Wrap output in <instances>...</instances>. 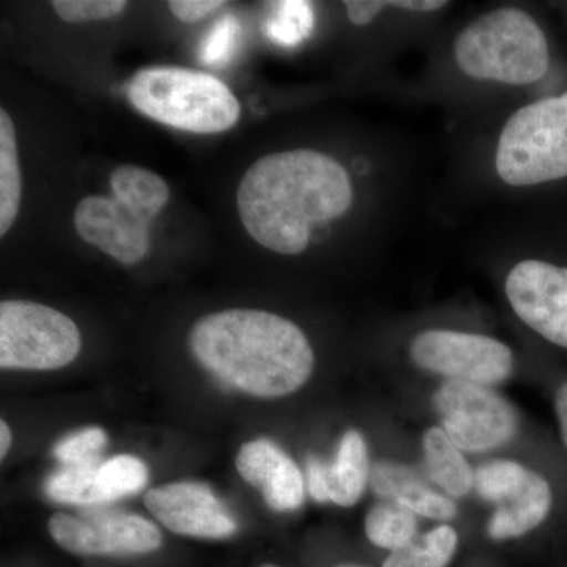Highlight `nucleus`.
<instances>
[{
  "label": "nucleus",
  "mask_w": 567,
  "mask_h": 567,
  "mask_svg": "<svg viewBox=\"0 0 567 567\" xmlns=\"http://www.w3.org/2000/svg\"><path fill=\"white\" fill-rule=\"evenodd\" d=\"M352 205L346 167L312 148L262 156L246 171L237 192L246 233L282 256L306 251L317 227L342 218Z\"/></svg>",
  "instance_id": "obj_1"
},
{
  "label": "nucleus",
  "mask_w": 567,
  "mask_h": 567,
  "mask_svg": "<svg viewBox=\"0 0 567 567\" xmlns=\"http://www.w3.org/2000/svg\"><path fill=\"white\" fill-rule=\"evenodd\" d=\"M196 360L219 382L256 398L292 394L315 369V350L298 324L257 309H229L192 331Z\"/></svg>",
  "instance_id": "obj_2"
},
{
  "label": "nucleus",
  "mask_w": 567,
  "mask_h": 567,
  "mask_svg": "<svg viewBox=\"0 0 567 567\" xmlns=\"http://www.w3.org/2000/svg\"><path fill=\"white\" fill-rule=\"evenodd\" d=\"M457 69L470 80L528 85L550 69L548 41L535 18L502 7L466 24L453 47Z\"/></svg>",
  "instance_id": "obj_3"
},
{
  "label": "nucleus",
  "mask_w": 567,
  "mask_h": 567,
  "mask_svg": "<svg viewBox=\"0 0 567 567\" xmlns=\"http://www.w3.org/2000/svg\"><path fill=\"white\" fill-rule=\"evenodd\" d=\"M128 100L152 121L197 134L227 132L241 114L237 96L218 78L181 66L137 71Z\"/></svg>",
  "instance_id": "obj_4"
},
{
  "label": "nucleus",
  "mask_w": 567,
  "mask_h": 567,
  "mask_svg": "<svg viewBox=\"0 0 567 567\" xmlns=\"http://www.w3.org/2000/svg\"><path fill=\"white\" fill-rule=\"evenodd\" d=\"M495 169L516 188L567 177V92L511 115L496 144Z\"/></svg>",
  "instance_id": "obj_5"
},
{
  "label": "nucleus",
  "mask_w": 567,
  "mask_h": 567,
  "mask_svg": "<svg viewBox=\"0 0 567 567\" xmlns=\"http://www.w3.org/2000/svg\"><path fill=\"white\" fill-rule=\"evenodd\" d=\"M76 323L50 306L25 300L0 305V365L3 369L52 371L80 354Z\"/></svg>",
  "instance_id": "obj_6"
},
{
  "label": "nucleus",
  "mask_w": 567,
  "mask_h": 567,
  "mask_svg": "<svg viewBox=\"0 0 567 567\" xmlns=\"http://www.w3.org/2000/svg\"><path fill=\"white\" fill-rule=\"evenodd\" d=\"M434 405L443 431L465 453H487L517 434L516 410L486 385L450 380L436 391Z\"/></svg>",
  "instance_id": "obj_7"
},
{
  "label": "nucleus",
  "mask_w": 567,
  "mask_h": 567,
  "mask_svg": "<svg viewBox=\"0 0 567 567\" xmlns=\"http://www.w3.org/2000/svg\"><path fill=\"white\" fill-rule=\"evenodd\" d=\"M413 363L424 371L458 382L494 385L514 371L509 347L483 334L427 330L410 344Z\"/></svg>",
  "instance_id": "obj_8"
},
{
  "label": "nucleus",
  "mask_w": 567,
  "mask_h": 567,
  "mask_svg": "<svg viewBox=\"0 0 567 567\" xmlns=\"http://www.w3.org/2000/svg\"><path fill=\"white\" fill-rule=\"evenodd\" d=\"M52 539L66 551L89 557L148 554L162 547L156 525L136 514L89 511L80 516L55 514L48 522Z\"/></svg>",
  "instance_id": "obj_9"
},
{
  "label": "nucleus",
  "mask_w": 567,
  "mask_h": 567,
  "mask_svg": "<svg viewBox=\"0 0 567 567\" xmlns=\"http://www.w3.org/2000/svg\"><path fill=\"white\" fill-rule=\"evenodd\" d=\"M505 290L522 322L551 344L567 349V267L522 260L507 275Z\"/></svg>",
  "instance_id": "obj_10"
},
{
  "label": "nucleus",
  "mask_w": 567,
  "mask_h": 567,
  "mask_svg": "<svg viewBox=\"0 0 567 567\" xmlns=\"http://www.w3.org/2000/svg\"><path fill=\"white\" fill-rule=\"evenodd\" d=\"M145 506L159 524L177 535L224 539L237 532L230 511L204 484L174 483L151 488Z\"/></svg>",
  "instance_id": "obj_11"
},
{
  "label": "nucleus",
  "mask_w": 567,
  "mask_h": 567,
  "mask_svg": "<svg viewBox=\"0 0 567 567\" xmlns=\"http://www.w3.org/2000/svg\"><path fill=\"white\" fill-rule=\"evenodd\" d=\"M73 223L82 240L123 265L140 264L151 251V223L115 197H84L74 210Z\"/></svg>",
  "instance_id": "obj_12"
},
{
  "label": "nucleus",
  "mask_w": 567,
  "mask_h": 567,
  "mask_svg": "<svg viewBox=\"0 0 567 567\" xmlns=\"http://www.w3.org/2000/svg\"><path fill=\"white\" fill-rule=\"evenodd\" d=\"M371 477L368 445L358 431L346 432L331 462L317 456L306 458V484L317 503L342 507L357 505Z\"/></svg>",
  "instance_id": "obj_13"
},
{
  "label": "nucleus",
  "mask_w": 567,
  "mask_h": 567,
  "mask_svg": "<svg viewBox=\"0 0 567 567\" xmlns=\"http://www.w3.org/2000/svg\"><path fill=\"white\" fill-rule=\"evenodd\" d=\"M235 465L246 483L262 492L265 503L276 513H287L303 505L305 477L292 458L271 440L246 443Z\"/></svg>",
  "instance_id": "obj_14"
},
{
  "label": "nucleus",
  "mask_w": 567,
  "mask_h": 567,
  "mask_svg": "<svg viewBox=\"0 0 567 567\" xmlns=\"http://www.w3.org/2000/svg\"><path fill=\"white\" fill-rule=\"evenodd\" d=\"M372 491L380 498L434 520H451L457 506L450 496L436 494L416 470L395 462H377L371 468Z\"/></svg>",
  "instance_id": "obj_15"
},
{
  "label": "nucleus",
  "mask_w": 567,
  "mask_h": 567,
  "mask_svg": "<svg viewBox=\"0 0 567 567\" xmlns=\"http://www.w3.org/2000/svg\"><path fill=\"white\" fill-rule=\"evenodd\" d=\"M551 507V491L546 477L529 472L527 480L498 505L488 522V536L494 540L527 535L539 527Z\"/></svg>",
  "instance_id": "obj_16"
},
{
  "label": "nucleus",
  "mask_w": 567,
  "mask_h": 567,
  "mask_svg": "<svg viewBox=\"0 0 567 567\" xmlns=\"http://www.w3.org/2000/svg\"><path fill=\"white\" fill-rule=\"evenodd\" d=\"M425 472L447 495L461 498L475 487V473L464 454L442 427H431L423 439Z\"/></svg>",
  "instance_id": "obj_17"
},
{
  "label": "nucleus",
  "mask_w": 567,
  "mask_h": 567,
  "mask_svg": "<svg viewBox=\"0 0 567 567\" xmlns=\"http://www.w3.org/2000/svg\"><path fill=\"white\" fill-rule=\"evenodd\" d=\"M110 185L112 197L151 224L169 203L171 189L167 183L144 167H117L111 174Z\"/></svg>",
  "instance_id": "obj_18"
},
{
  "label": "nucleus",
  "mask_w": 567,
  "mask_h": 567,
  "mask_svg": "<svg viewBox=\"0 0 567 567\" xmlns=\"http://www.w3.org/2000/svg\"><path fill=\"white\" fill-rule=\"evenodd\" d=\"M21 193L17 132L9 112L0 110V237H6L17 221Z\"/></svg>",
  "instance_id": "obj_19"
},
{
  "label": "nucleus",
  "mask_w": 567,
  "mask_h": 567,
  "mask_svg": "<svg viewBox=\"0 0 567 567\" xmlns=\"http://www.w3.org/2000/svg\"><path fill=\"white\" fill-rule=\"evenodd\" d=\"M365 535L377 547L401 550L417 537L416 514L395 503H380L365 517Z\"/></svg>",
  "instance_id": "obj_20"
},
{
  "label": "nucleus",
  "mask_w": 567,
  "mask_h": 567,
  "mask_svg": "<svg viewBox=\"0 0 567 567\" xmlns=\"http://www.w3.org/2000/svg\"><path fill=\"white\" fill-rule=\"evenodd\" d=\"M458 536L450 525H440L412 544L391 551L383 567H446L456 551Z\"/></svg>",
  "instance_id": "obj_21"
},
{
  "label": "nucleus",
  "mask_w": 567,
  "mask_h": 567,
  "mask_svg": "<svg viewBox=\"0 0 567 567\" xmlns=\"http://www.w3.org/2000/svg\"><path fill=\"white\" fill-rule=\"evenodd\" d=\"M100 461L65 465L44 481V494L52 502L74 506L103 505L96 487Z\"/></svg>",
  "instance_id": "obj_22"
},
{
  "label": "nucleus",
  "mask_w": 567,
  "mask_h": 567,
  "mask_svg": "<svg viewBox=\"0 0 567 567\" xmlns=\"http://www.w3.org/2000/svg\"><path fill=\"white\" fill-rule=\"evenodd\" d=\"M315 28V9L305 0H282L271 3L265 24L268 39L279 47L293 48L303 43Z\"/></svg>",
  "instance_id": "obj_23"
},
{
  "label": "nucleus",
  "mask_w": 567,
  "mask_h": 567,
  "mask_svg": "<svg viewBox=\"0 0 567 567\" xmlns=\"http://www.w3.org/2000/svg\"><path fill=\"white\" fill-rule=\"evenodd\" d=\"M147 465L141 458L128 456V454L100 462L99 472H96V487L103 505L123 496L137 494L147 486Z\"/></svg>",
  "instance_id": "obj_24"
},
{
  "label": "nucleus",
  "mask_w": 567,
  "mask_h": 567,
  "mask_svg": "<svg viewBox=\"0 0 567 567\" xmlns=\"http://www.w3.org/2000/svg\"><path fill=\"white\" fill-rule=\"evenodd\" d=\"M532 470L513 461H494L481 465L475 473V487L481 498L499 505L525 483Z\"/></svg>",
  "instance_id": "obj_25"
},
{
  "label": "nucleus",
  "mask_w": 567,
  "mask_h": 567,
  "mask_svg": "<svg viewBox=\"0 0 567 567\" xmlns=\"http://www.w3.org/2000/svg\"><path fill=\"white\" fill-rule=\"evenodd\" d=\"M107 435L102 427H87L66 435L54 447V456L65 465L96 461L106 446Z\"/></svg>",
  "instance_id": "obj_26"
},
{
  "label": "nucleus",
  "mask_w": 567,
  "mask_h": 567,
  "mask_svg": "<svg viewBox=\"0 0 567 567\" xmlns=\"http://www.w3.org/2000/svg\"><path fill=\"white\" fill-rule=\"evenodd\" d=\"M51 6L62 21L81 24L112 20L122 14L128 3L123 0H54Z\"/></svg>",
  "instance_id": "obj_27"
},
{
  "label": "nucleus",
  "mask_w": 567,
  "mask_h": 567,
  "mask_svg": "<svg viewBox=\"0 0 567 567\" xmlns=\"http://www.w3.org/2000/svg\"><path fill=\"white\" fill-rule=\"evenodd\" d=\"M238 35H240V24L237 18L227 14L205 35L199 48V61L204 65H221L229 61L237 47Z\"/></svg>",
  "instance_id": "obj_28"
},
{
  "label": "nucleus",
  "mask_w": 567,
  "mask_h": 567,
  "mask_svg": "<svg viewBox=\"0 0 567 567\" xmlns=\"http://www.w3.org/2000/svg\"><path fill=\"white\" fill-rule=\"evenodd\" d=\"M226 6L223 0H173L169 2L171 13L182 22H197L210 17Z\"/></svg>",
  "instance_id": "obj_29"
},
{
  "label": "nucleus",
  "mask_w": 567,
  "mask_h": 567,
  "mask_svg": "<svg viewBox=\"0 0 567 567\" xmlns=\"http://www.w3.org/2000/svg\"><path fill=\"white\" fill-rule=\"evenodd\" d=\"M347 17L354 25H365L375 20L382 11L390 9L388 2L379 0H350L344 3Z\"/></svg>",
  "instance_id": "obj_30"
},
{
  "label": "nucleus",
  "mask_w": 567,
  "mask_h": 567,
  "mask_svg": "<svg viewBox=\"0 0 567 567\" xmlns=\"http://www.w3.org/2000/svg\"><path fill=\"white\" fill-rule=\"evenodd\" d=\"M555 404H557V415L559 427H561L563 442H565L567 447V383L559 388Z\"/></svg>",
  "instance_id": "obj_31"
},
{
  "label": "nucleus",
  "mask_w": 567,
  "mask_h": 567,
  "mask_svg": "<svg viewBox=\"0 0 567 567\" xmlns=\"http://www.w3.org/2000/svg\"><path fill=\"white\" fill-rule=\"evenodd\" d=\"M11 445V432L6 421L0 423V456L6 457Z\"/></svg>",
  "instance_id": "obj_32"
},
{
  "label": "nucleus",
  "mask_w": 567,
  "mask_h": 567,
  "mask_svg": "<svg viewBox=\"0 0 567 567\" xmlns=\"http://www.w3.org/2000/svg\"><path fill=\"white\" fill-rule=\"evenodd\" d=\"M262 567H278V566H274V565H265Z\"/></svg>",
  "instance_id": "obj_33"
},
{
  "label": "nucleus",
  "mask_w": 567,
  "mask_h": 567,
  "mask_svg": "<svg viewBox=\"0 0 567 567\" xmlns=\"http://www.w3.org/2000/svg\"><path fill=\"white\" fill-rule=\"evenodd\" d=\"M339 567H360V566H339Z\"/></svg>",
  "instance_id": "obj_34"
}]
</instances>
